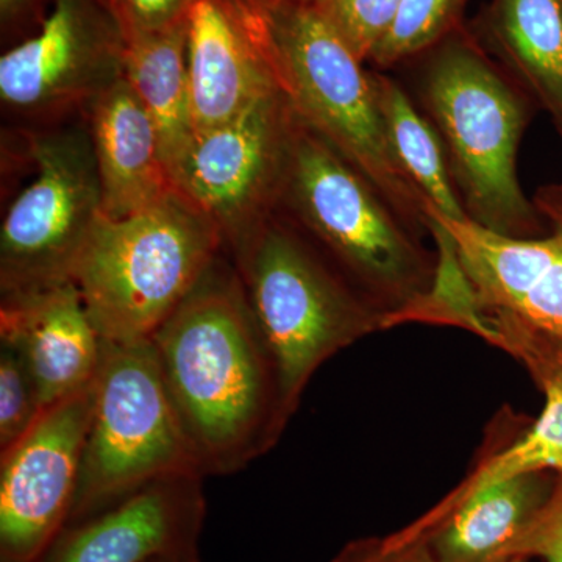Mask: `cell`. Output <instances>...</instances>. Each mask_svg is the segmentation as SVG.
Returning a JSON list of instances; mask_svg holds the SVG:
<instances>
[{
    "label": "cell",
    "mask_w": 562,
    "mask_h": 562,
    "mask_svg": "<svg viewBox=\"0 0 562 562\" xmlns=\"http://www.w3.org/2000/svg\"><path fill=\"white\" fill-rule=\"evenodd\" d=\"M150 344L203 476L241 471L279 442V376L233 262L221 255Z\"/></svg>",
    "instance_id": "cell-1"
},
{
    "label": "cell",
    "mask_w": 562,
    "mask_h": 562,
    "mask_svg": "<svg viewBox=\"0 0 562 562\" xmlns=\"http://www.w3.org/2000/svg\"><path fill=\"white\" fill-rule=\"evenodd\" d=\"M391 327L424 322L441 257L297 117L279 209Z\"/></svg>",
    "instance_id": "cell-2"
},
{
    "label": "cell",
    "mask_w": 562,
    "mask_h": 562,
    "mask_svg": "<svg viewBox=\"0 0 562 562\" xmlns=\"http://www.w3.org/2000/svg\"><path fill=\"white\" fill-rule=\"evenodd\" d=\"M425 116L441 136L469 220L506 238H538L547 224L520 184L517 155L538 106L468 25L427 52Z\"/></svg>",
    "instance_id": "cell-3"
},
{
    "label": "cell",
    "mask_w": 562,
    "mask_h": 562,
    "mask_svg": "<svg viewBox=\"0 0 562 562\" xmlns=\"http://www.w3.org/2000/svg\"><path fill=\"white\" fill-rule=\"evenodd\" d=\"M232 262L271 350L288 425L325 362L390 324L279 211Z\"/></svg>",
    "instance_id": "cell-4"
},
{
    "label": "cell",
    "mask_w": 562,
    "mask_h": 562,
    "mask_svg": "<svg viewBox=\"0 0 562 562\" xmlns=\"http://www.w3.org/2000/svg\"><path fill=\"white\" fill-rule=\"evenodd\" d=\"M224 250L213 220L172 190L124 220L102 216L74 283L103 342L150 341Z\"/></svg>",
    "instance_id": "cell-5"
},
{
    "label": "cell",
    "mask_w": 562,
    "mask_h": 562,
    "mask_svg": "<svg viewBox=\"0 0 562 562\" xmlns=\"http://www.w3.org/2000/svg\"><path fill=\"white\" fill-rule=\"evenodd\" d=\"M269 18L284 90L299 120L414 232L430 235L427 201L392 151L366 63L316 7L279 0Z\"/></svg>",
    "instance_id": "cell-6"
},
{
    "label": "cell",
    "mask_w": 562,
    "mask_h": 562,
    "mask_svg": "<svg viewBox=\"0 0 562 562\" xmlns=\"http://www.w3.org/2000/svg\"><path fill=\"white\" fill-rule=\"evenodd\" d=\"M179 475H202L150 341L103 342L69 524Z\"/></svg>",
    "instance_id": "cell-7"
},
{
    "label": "cell",
    "mask_w": 562,
    "mask_h": 562,
    "mask_svg": "<svg viewBox=\"0 0 562 562\" xmlns=\"http://www.w3.org/2000/svg\"><path fill=\"white\" fill-rule=\"evenodd\" d=\"M35 180L14 199L0 228L2 295L74 281L102 214V188L85 124L25 132Z\"/></svg>",
    "instance_id": "cell-8"
},
{
    "label": "cell",
    "mask_w": 562,
    "mask_h": 562,
    "mask_svg": "<svg viewBox=\"0 0 562 562\" xmlns=\"http://www.w3.org/2000/svg\"><path fill=\"white\" fill-rule=\"evenodd\" d=\"M547 224L538 238H506L472 221L446 220L427 205L454 325L509 317L562 341V181L532 195Z\"/></svg>",
    "instance_id": "cell-9"
},
{
    "label": "cell",
    "mask_w": 562,
    "mask_h": 562,
    "mask_svg": "<svg viewBox=\"0 0 562 562\" xmlns=\"http://www.w3.org/2000/svg\"><path fill=\"white\" fill-rule=\"evenodd\" d=\"M297 114L286 91L233 120L195 132L169 168L173 190L213 220L233 255L279 209Z\"/></svg>",
    "instance_id": "cell-10"
},
{
    "label": "cell",
    "mask_w": 562,
    "mask_h": 562,
    "mask_svg": "<svg viewBox=\"0 0 562 562\" xmlns=\"http://www.w3.org/2000/svg\"><path fill=\"white\" fill-rule=\"evenodd\" d=\"M40 31L0 58V99L33 121L83 111L124 77L125 38L105 0H50Z\"/></svg>",
    "instance_id": "cell-11"
},
{
    "label": "cell",
    "mask_w": 562,
    "mask_h": 562,
    "mask_svg": "<svg viewBox=\"0 0 562 562\" xmlns=\"http://www.w3.org/2000/svg\"><path fill=\"white\" fill-rule=\"evenodd\" d=\"M92 405L94 382L47 406L0 453V560L38 561L68 525Z\"/></svg>",
    "instance_id": "cell-12"
},
{
    "label": "cell",
    "mask_w": 562,
    "mask_h": 562,
    "mask_svg": "<svg viewBox=\"0 0 562 562\" xmlns=\"http://www.w3.org/2000/svg\"><path fill=\"white\" fill-rule=\"evenodd\" d=\"M272 0H192L187 11L194 131L217 127L284 90L273 43Z\"/></svg>",
    "instance_id": "cell-13"
},
{
    "label": "cell",
    "mask_w": 562,
    "mask_h": 562,
    "mask_svg": "<svg viewBox=\"0 0 562 562\" xmlns=\"http://www.w3.org/2000/svg\"><path fill=\"white\" fill-rule=\"evenodd\" d=\"M202 475L147 484L63 528L36 562H199L206 517Z\"/></svg>",
    "instance_id": "cell-14"
},
{
    "label": "cell",
    "mask_w": 562,
    "mask_h": 562,
    "mask_svg": "<svg viewBox=\"0 0 562 562\" xmlns=\"http://www.w3.org/2000/svg\"><path fill=\"white\" fill-rule=\"evenodd\" d=\"M0 341L24 358L43 409L94 382L101 364L103 341L74 281L2 295Z\"/></svg>",
    "instance_id": "cell-15"
},
{
    "label": "cell",
    "mask_w": 562,
    "mask_h": 562,
    "mask_svg": "<svg viewBox=\"0 0 562 562\" xmlns=\"http://www.w3.org/2000/svg\"><path fill=\"white\" fill-rule=\"evenodd\" d=\"M475 335L508 351L520 362L546 398L541 416L505 447L486 454L438 508L482 490L487 484L530 472L562 473V341L503 316L476 319Z\"/></svg>",
    "instance_id": "cell-16"
},
{
    "label": "cell",
    "mask_w": 562,
    "mask_h": 562,
    "mask_svg": "<svg viewBox=\"0 0 562 562\" xmlns=\"http://www.w3.org/2000/svg\"><path fill=\"white\" fill-rule=\"evenodd\" d=\"M102 188V214L124 220L173 190L160 133L125 77L83 110Z\"/></svg>",
    "instance_id": "cell-17"
},
{
    "label": "cell",
    "mask_w": 562,
    "mask_h": 562,
    "mask_svg": "<svg viewBox=\"0 0 562 562\" xmlns=\"http://www.w3.org/2000/svg\"><path fill=\"white\" fill-rule=\"evenodd\" d=\"M553 472L509 476L472 492L449 508H432L412 524L439 562H497L530 527L552 492Z\"/></svg>",
    "instance_id": "cell-18"
},
{
    "label": "cell",
    "mask_w": 562,
    "mask_h": 562,
    "mask_svg": "<svg viewBox=\"0 0 562 562\" xmlns=\"http://www.w3.org/2000/svg\"><path fill=\"white\" fill-rule=\"evenodd\" d=\"M475 35L562 139V0H492Z\"/></svg>",
    "instance_id": "cell-19"
},
{
    "label": "cell",
    "mask_w": 562,
    "mask_h": 562,
    "mask_svg": "<svg viewBox=\"0 0 562 562\" xmlns=\"http://www.w3.org/2000/svg\"><path fill=\"white\" fill-rule=\"evenodd\" d=\"M124 77L160 133L169 172L195 133L188 76L187 16L161 31L125 38Z\"/></svg>",
    "instance_id": "cell-20"
},
{
    "label": "cell",
    "mask_w": 562,
    "mask_h": 562,
    "mask_svg": "<svg viewBox=\"0 0 562 562\" xmlns=\"http://www.w3.org/2000/svg\"><path fill=\"white\" fill-rule=\"evenodd\" d=\"M371 76L384 131L403 171L436 213L446 220L471 221L454 188L435 125L419 113L398 81L383 70H371Z\"/></svg>",
    "instance_id": "cell-21"
},
{
    "label": "cell",
    "mask_w": 562,
    "mask_h": 562,
    "mask_svg": "<svg viewBox=\"0 0 562 562\" xmlns=\"http://www.w3.org/2000/svg\"><path fill=\"white\" fill-rule=\"evenodd\" d=\"M465 2L468 0H402L369 63L379 70H386L427 54L464 25Z\"/></svg>",
    "instance_id": "cell-22"
},
{
    "label": "cell",
    "mask_w": 562,
    "mask_h": 562,
    "mask_svg": "<svg viewBox=\"0 0 562 562\" xmlns=\"http://www.w3.org/2000/svg\"><path fill=\"white\" fill-rule=\"evenodd\" d=\"M43 412L24 358L0 341V453L20 441Z\"/></svg>",
    "instance_id": "cell-23"
},
{
    "label": "cell",
    "mask_w": 562,
    "mask_h": 562,
    "mask_svg": "<svg viewBox=\"0 0 562 562\" xmlns=\"http://www.w3.org/2000/svg\"><path fill=\"white\" fill-rule=\"evenodd\" d=\"M401 3L402 0H327L316 9L330 21L351 50L369 63Z\"/></svg>",
    "instance_id": "cell-24"
},
{
    "label": "cell",
    "mask_w": 562,
    "mask_h": 562,
    "mask_svg": "<svg viewBox=\"0 0 562 562\" xmlns=\"http://www.w3.org/2000/svg\"><path fill=\"white\" fill-rule=\"evenodd\" d=\"M331 562H439L424 532L403 528L384 538L358 539L347 543Z\"/></svg>",
    "instance_id": "cell-25"
},
{
    "label": "cell",
    "mask_w": 562,
    "mask_h": 562,
    "mask_svg": "<svg viewBox=\"0 0 562 562\" xmlns=\"http://www.w3.org/2000/svg\"><path fill=\"white\" fill-rule=\"evenodd\" d=\"M508 558H538L542 562H562V473H557L552 492L530 527L514 543Z\"/></svg>",
    "instance_id": "cell-26"
},
{
    "label": "cell",
    "mask_w": 562,
    "mask_h": 562,
    "mask_svg": "<svg viewBox=\"0 0 562 562\" xmlns=\"http://www.w3.org/2000/svg\"><path fill=\"white\" fill-rule=\"evenodd\" d=\"M124 38L161 31L187 16L192 0H105Z\"/></svg>",
    "instance_id": "cell-27"
},
{
    "label": "cell",
    "mask_w": 562,
    "mask_h": 562,
    "mask_svg": "<svg viewBox=\"0 0 562 562\" xmlns=\"http://www.w3.org/2000/svg\"><path fill=\"white\" fill-rule=\"evenodd\" d=\"M46 0H0V21L2 32L40 31L46 20ZM32 36V35H31Z\"/></svg>",
    "instance_id": "cell-28"
},
{
    "label": "cell",
    "mask_w": 562,
    "mask_h": 562,
    "mask_svg": "<svg viewBox=\"0 0 562 562\" xmlns=\"http://www.w3.org/2000/svg\"><path fill=\"white\" fill-rule=\"evenodd\" d=\"M288 2L301 3V5L321 7L327 0H288Z\"/></svg>",
    "instance_id": "cell-29"
},
{
    "label": "cell",
    "mask_w": 562,
    "mask_h": 562,
    "mask_svg": "<svg viewBox=\"0 0 562 562\" xmlns=\"http://www.w3.org/2000/svg\"><path fill=\"white\" fill-rule=\"evenodd\" d=\"M497 562H528V560H525V558H505V560Z\"/></svg>",
    "instance_id": "cell-30"
},
{
    "label": "cell",
    "mask_w": 562,
    "mask_h": 562,
    "mask_svg": "<svg viewBox=\"0 0 562 562\" xmlns=\"http://www.w3.org/2000/svg\"><path fill=\"white\" fill-rule=\"evenodd\" d=\"M441 290H442V276H441ZM442 294H443V291H442ZM443 297H446V294H443ZM446 303H447V299H446ZM447 306H449V303H447ZM449 312H450V308H449ZM450 321H452V316H450Z\"/></svg>",
    "instance_id": "cell-31"
},
{
    "label": "cell",
    "mask_w": 562,
    "mask_h": 562,
    "mask_svg": "<svg viewBox=\"0 0 562 562\" xmlns=\"http://www.w3.org/2000/svg\"><path fill=\"white\" fill-rule=\"evenodd\" d=\"M0 562H9V561H2V560H0Z\"/></svg>",
    "instance_id": "cell-32"
},
{
    "label": "cell",
    "mask_w": 562,
    "mask_h": 562,
    "mask_svg": "<svg viewBox=\"0 0 562 562\" xmlns=\"http://www.w3.org/2000/svg\"><path fill=\"white\" fill-rule=\"evenodd\" d=\"M273 2H279V0H273Z\"/></svg>",
    "instance_id": "cell-33"
}]
</instances>
